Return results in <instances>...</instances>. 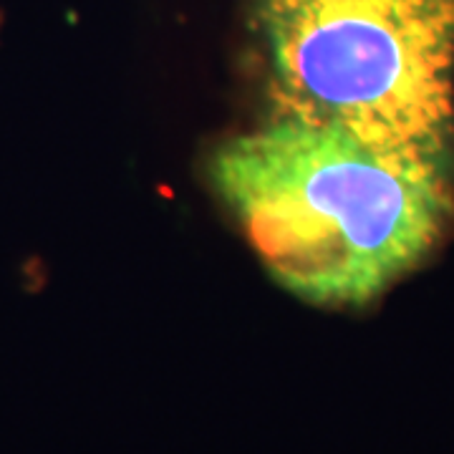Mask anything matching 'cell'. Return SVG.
Listing matches in <instances>:
<instances>
[{"label":"cell","instance_id":"1","mask_svg":"<svg viewBox=\"0 0 454 454\" xmlns=\"http://www.w3.org/2000/svg\"><path fill=\"white\" fill-rule=\"evenodd\" d=\"M210 175L268 276L321 309L372 303L429 253L454 210L437 157L288 116L217 149Z\"/></svg>","mask_w":454,"mask_h":454},{"label":"cell","instance_id":"2","mask_svg":"<svg viewBox=\"0 0 454 454\" xmlns=\"http://www.w3.org/2000/svg\"><path fill=\"white\" fill-rule=\"evenodd\" d=\"M280 116L442 160L454 124V0H265Z\"/></svg>","mask_w":454,"mask_h":454}]
</instances>
